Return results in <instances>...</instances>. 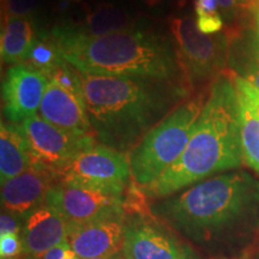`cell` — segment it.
Wrapping results in <instances>:
<instances>
[{
	"label": "cell",
	"instance_id": "29",
	"mask_svg": "<svg viewBox=\"0 0 259 259\" xmlns=\"http://www.w3.org/2000/svg\"><path fill=\"white\" fill-rule=\"evenodd\" d=\"M61 259H79L78 257H77V254L74 253L73 250L71 247L66 248V251L64 252L63 257H61Z\"/></svg>",
	"mask_w": 259,
	"mask_h": 259
},
{
	"label": "cell",
	"instance_id": "9",
	"mask_svg": "<svg viewBox=\"0 0 259 259\" xmlns=\"http://www.w3.org/2000/svg\"><path fill=\"white\" fill-rule=\"evenodd\" d=\"M19 126L30 145L35 163L59 174L80 153L97 144L94 136L80 137L70 134L44 120L38 114L29 116Z\"/></svg>",
	"mask_w": 259,
	"mask_h": 259
},
{
	"label": "cell",
	"instance_id": "32",
	"mask_svg": "<svg viewBox=\"0 0 259 259\" xmlns=\"http://www.w3.org/2000/svg\"><path fill=\"white\" fill-rule=\"evenodd\" d=\"M190 253L187 252L186 248H184V252H183V255H181V259H190Z\"/></svg>",
	"mask_w": 259,
	"mask_h": 259
},
{
	"label": "cell",
	"instance_id": "12",
	"mask_svg": "<svg viewBox=\"0 0 259 259\" xmlns=\"http://www.w3.org/2000/svg\"><path fill=\"white\" fill-rule=\"evenodd\" d=\"M124 235V218L69 225L67 228V242L79 259L105 257L122 251Z\"/></svg>",
	"mask_w": 259,
	"mask_h": 259
},
{
	"label": "cell",
	"instance_id": "36",
	"mask_svg": "<svg viewBox=\"0 0 259 259\" xmlns=\"http://www.w3.org/2000/svg\"><path fill=\"white\" fill-rule=\"evenodd\" d=\"M220 259H235V258H220Z\"/></svg>",
	"mask_w": 259,
	"mask_h": 259
},
{
	"label": "cell",
	"instance_id": "17",
	"mask_svg": "<svg viewBox=\"0 0 259 259\" xmlns=\"http://www.w3.org/2000/svg\"><path fill=\"white\" fill-rule=\"evenodd\" d=\"M73 27L84 35L94 37L139 28L136 19L125 9L111 3H96L87 6L83 23Z\"/></svg>",
	"mask_w": 259,
	"mask_h": 259
},
{
	"label": "cell",
	"instance_id": "33",
	"mask_svg": "<svg viewBox=\"0 0 259 259\" xmlns=\"http://www.w3.org/2000/svg\"><path fill=\"white\" fill-rule=\"evenodd\" d=\"M257 34L259 36V9H258V14H257Z\"/></svg>",
	"mask_w": 259,
	"mask_h": 259
},
{
	"label": "cell",
	"instance_id": "4",
	"mask_svg": "<svg viewBox=\"0 0 259 259\" xmlns=\"http://www.w3.org/2000/svg\"><path fill=\"white\" fill-rule=\"evenodd\" d=\"M48 37L80 73L161 80H180L184 74L170 42L143 28L94 37L73 25H60Z\"/></svg>",
	"mask_w": 259,
	"mask_h": 259
},
{
	"label": "cell",
	"instance_id": "25",
	"mask_svg": "<svg viewBox=\"0 0 259 259\" xmlns=\"http://www.w3.org/2000/svg\"><path fill=\"white\" fill-rule=\"evenodd\" d=\"M220 12L223 19L232 21L236 12L241 9H248L254 4V0H218Z\"/></svg>",
	"mask_w": 259,
	"mask_h": 259
},
{
	"label": "cell",
	"instance_id": "19",
	"mask_svg": "<svg viewBox=\"0 0 259 259\" xmlns=\"http://www.w3.org/2000/svg\"><path fill=\"white\" fill-rule=\"evenodd\" d=\"M240 105L241 145L244 162L259 174V111L250 96L236 85Z\"/></svg>",
	"mask_w": 259,
	"mask_h": 259
},
{
	"label": "cell",
	"instance_id": "5",
	"mask_svg": "<svg viewBox=\"0 0 259 259\" xmlns=\"http://www.w3.org/2000/svg\"><path fill=\"white\" fill-rule=\"evenodd\" d=\"M206 97L200 94L177 106L132 149L130 168L132 179L139 186H148L179 160L192 137Z\"/></svg>",
	"mask_w": 259,
	"mask_h": 259
},
{
	"label": "cell",
	"instance_id": "18",
	"mask_svg": "<svg viewBox=\"0 0 259 259\" xmlns=\"http://www.w3.org/2000/svg\"><path fill=\"white\" fill-rule=\"evenodd\" d=\"M34 24L29 17L4 18L0 40L3 64H23L36 41Z\"/></svg>",
	"mask_w": 259,
	"mask_h": 259
},
{
	"label": "cell",
	"instance_id": "28",
	"mask_svg": "<svg viewBox=\"0 0 259 259\" xmlns=\"http://www.w3.org/2000/svg\"><path fill=\"white\" fill-rule=\"evenodd\" d=\"M69 247H70V244L66 240L65 242H63V244L58 245L57 247L52 248L51 251H48L47 253L45 254L41 259H61L64 252L66 251V248H69Z\"/></svg>",
	"mask_w": 259,
	"mask_h": 259
},
{
	"label": "cell",
	"instance_id": "1",
	"mask_svg": "<svg viewBox=\"0 0 259 259\" xmlns=\"http://www.w3.org/2000/svg\"><path fill=\"white\" fill-rule=\"evenodd\" d=\"M151 212L196 246L218 248L259 227V180L245 170L219 174L158 199Z\"/></svg>",
	"mask_w": 259,
	"mask_h": 259
},
{
	"label": "cell",
	"instance_id": "13",
	"mask_svg": "<svg viewBox=\"0 0 259 259\" xmlns=\"http://www.w3.org/2000/svg\"><path fill=\"white\" fill-rule=\"evenodd\" d=\"M38 115L50 124L76 136H94L83 97L50 80L38 109Z\"/></svg>",
	"mask_w": 259,
	"mask_h": 259
},
{
	"label": "cell",
	"instance_id": "22",
	"mask_svg": "<svg viewBox=\"0 0 259 259\" xmlns=\"http://www.w3.org/2000/svg\"><path fill=\"white\" fill-rule=\"evenodd\" d=\"M41 0H5L2 3L3 18L29 17L40 6Z\"/></svg>",
	"mask_w": 259,
	"mask_h": 259
},
{
	"label": "cell",
	"instance_id": "16",
	"mask_svg": "<svg viewBox=\"0 0 259 259\" xmlns=\"http://www.w3.org/2000/svg\"><path fill=\"white\" fill-rule=\"evenodd\" d=\"M35 164L30 145L21 126L10 121H2L0 126V181L22 174Z\"/></svg>",
	"mask_w": 259,
	"mask_h": 259
},
{
	"label": "cell",
	"instance_id": "31",
	"mask_svg": "<svg viewBox=\"0 0 259 259\" xmlns=\"http://www.w3.org/2000/svg\"><path fill=\"white\" fill-rule=\"evenodd\" d=\"M142 2L143 4H145L149 8H155V6H158L162 3V0H139Z\"/></svg>",
	"mask_w": 259,
	"mask_h": 259
},
{
	"label": "cell",
	"instance_id": "6",
	"mask_svg": "<svg viewBox=\"0 0 259 259\" xmlns=\"http://www.w3.org/2000/svg\"><path fill=\"white\" fill-rule=\"evenodd\" d=\"M169 27L181 70L189 83L210 78L225 69L231 54L232 32L202 34L196 19L190 16L171 17Z\"/></svg>",
	"mask_w": 259,
	"mask_h": 259
},
{
	"label": "cell",
	"instance_id": "37",
	"mask_svg": "<svg viewBox=\"0 0 259 259\" xmlns=\"http://www.w3.org/2000/svg\"><path fill=\"white\" fill-rule=\"evenodd\" d=\"M5 2V0H2V3H4Z\"/></svg>",
	"mask_w": 259,
	"mask_h": 259
},
{
	"label": "cell",
	"instance_id": "14",
	"mask_svg": "<svg viewBox=\"0 0 259 259\" xmlns=\"http://www.w3.org/2000/svg\"><path fill=\"white\" fill-rule=\"evenodd\" d=\"M184 248L166 231L143 219L125 221V259H181Z\"/></svg>",
	"mask_w": 259,
	"mask_h": 259
},
{
	"label": "cell",
	"instance_id": "21",
	"mask_svg": "<svg viewBox=\"0 0 259 259\" xmlns=\"http://www.w3.org/2000/svg\"><path fill=\"white\" fill-rule=\"evenodd\" d=\"M61 61H63V58L51 38L37 36L27 61L23 64L41 71L47 77V74Z\"/></svg>",
	"mask_w": 259,
	"mask_h": 259
},
{
	"label": "cell",
	"instance_id": "26",
	"mask_svg": "<svg viewBox=\"0 0 259 259\" xmlns=\"http://www.w3.org/2000/svg\"><path fill=\"white\" fill-rule=\"evenodd\" d=\"M19 218L12 215L8 211H2V216H0V234L2 236L10 235V234H18L23 228H21V222H19Z\"/></svg>",
	"mask_w": 259,
	"mask_h": 259
},
{
	"label": "cell",
	"instance_id": "3",
	"mask_svg": "<svg viewBox=\"0 0 259 259\" xmlns=\"http://www.w3.org/2000/svg\"><path fill=\"white\" fill-rule=\"evenodd\" d=\"M242 164L240 105L234 76L220 74L183 155L142 191L158 200Z\"/></svg>",
	"mask_w": 259,
	"mask_h": 259
},
{
	"label": "cell",
	"instance_id": "8",
	"mask_svg": "<svg viewBox=\"0 0 259 259\" xmlns=\"http://www.w3.org/2000/svg\"><path fill=\"white\" fill-rule=\"evenodd\" d=\"M46 203L59 211L67 225H84L100 220L124 218L122 194L106 192L79 184L59 180L48 192Z\"/></svg>",
	"mask_w": 259,
	"mask_h": 259
},
{
	"label": "cell",
	"instance_id": "11",
	"mask_svg": "<svg viewBox=\"0 0 259 259\" xmlns=\"http://www.w3.org/2000/svg\"><path fill=\"white\" fill-rule=\"evenodd\" d=\"M59 180V173L35 163L28 170L2 184L3 210L25 219L46 203L48 192Z\"/></svg>",
	"mask_w": 259,
	"mask_h": 259
},
{
	"label": "cell",
	"instance_id": "30",
	"mask_svg": "<svg viewBox=\"0 0 259 259\" xmlns=\"http://www.w3.org/2000/svg\"><path fill=\"white\" fill-rule=\"evenodd\" d=\"M89 259H125L124 254H122V251L116 252V253L105 255V257H99V258H89Z\"/></svg>",
	"mask_w": 259,
	"mask_h": 259
},
{
	"label": "cell",
	"instance_id": "34",
	"mask_svg": "<svg viewBox=\"0 0 259 259\" xmlns=\"http://www.w3.org/2000/svg\"><path fill=\"white\" fill-rule=\"evenodd\" d=\"M69 2H72V3H78L80 0H69Z\"/></svg>",
	"mask_w": 259,
	"mask_h": 259
},
{
	"label": "cell",
	"instance_id": "24",
	"mask_svg": "<svg viewBox=\"0 0 259 259\" xmlns=\"http://www.w3.org/2000/svg\"><path fill=\"white\" fill-rule=\"evenodd\" d=\"M197 27L202 34L205 35H215L219 34L223 29V17L221 14L200 16L196 18Z\"/></svg>",
	"mask_w": 259,
	"mask_h": 259
},
{
	"label": "cell",
	"instance_id": "2",
	"mask_svg": "<svg viewBox=\"0 0 259 259\" xmlns=\"http://www.w3.org/2000/svg\"><path fill=\"white\" fill-rule=\"evenodd\" d=\"M78 73L94 135L122 153L132 150L187 94L180 80Z\"/></svg>",
	"mask_w": 259,
	"mask_h": 259
},
{
	"label": "cell",
	"instance_id": "7",
	"mask_svg": "<svg viewBox=\"0 0 259 259\" xmlns=\"http://www.w3.org/2000/svg\"><path fill=\"white\" fill-rule=\"evenodd\" d=\"M132 178L128 156L107 145L95 144L80 153L60 173V181L122 194Z\"/></svg>",
	"mask_w": 259,
	"mask_h": 259
},
{
	"label": "cell",
	"instance_id": "27",
	"mask_svg": "<svg viewBox=\"0 0 259 259\" xmlns=\"http://www.w3.org/2000/svg\"><path fill=\"white\" fill-rule=\"evenodd\" d=\"M194 12L197 17L221 14L218 0H194Z\"/></svg>",
	"mask_w": 259,
	"mask_h": 259
},
{
	"label": "cell",
	"instance_id": "20",
	"mask_svg": "<svg viewBox=\"0 0 259 259\" xmlns=\"http://www.w3.org/2000/svg\"><path fill=\"white\" fill-rule=\"evenodd\" d=\"M247 46L233 58V66L236 76L246 80L259 92V36L246 44Z\"/></svg>",
	"mask_w": 259,
	"mask_h": 259
},
{
	"label": "cell",
	"instance_id": "35",
	"mask_svg": "<svg viewBox=\"0 0 259 259\" xmlns=\"http://www.w3.org/2000/svg\"><path fill=\"white\" fill-rule=\"evenodd\" d=\"M27 259H37V258H34V257H28Z\"/></svg>",
	"mask_w": 259,
	"mask_h": 259
},
{
	"label": "cell",
	"instance_id": "23",
	"mask_svg": "<svg viewBox=\"0 0 259 259\" xmlns=\"http://www.w3.org/2000/svg\"><path fill=\"white\" fill-rule=\"evenodd\" d=\"M23 252V241L18 234L0 236V255L2 259H16Z\"/></svg>",
	"mask_w": 259,
	"mask_h": 259
},
{
	"label": "cell",
	"instance_id": "15",
	"mask_svg": "<svg viewBox=\"0 0 259 259\" xmlns=\"http://www.w3.org/2000/svg\"><path fill=\"white\" fill-rule=\"evenodd\" d=\"M69 225L53 206L45 203L24 219L22 229L24 253L41 259L48 251L67 240Z\"/></svg>",
	"mask_w": 259,
	"mask_h": 259
},
{
	"label": "cell",
	"instance_id": "10",
	"mask_svg": "<svg viewBox=\"0 0 259 259\" xmlns=\"http://www.w3.org/2000/svg\"><path fill=\"white\" fill-rule=\"evenodd\" d=\"M48 83L41 71L27 64L10 66L2 84L3 114L8 121L19 125L37 114Z\"/></svg>",
	"mask_w": 259,
	"mask_h": 259
}]
</instances>
